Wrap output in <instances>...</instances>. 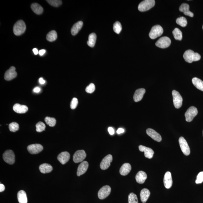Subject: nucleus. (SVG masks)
I'll list each match as a JSON object with an SVG mask.
<instances>
[{"instance_id": "1", "label": "nucleus", "mask_w": 203, "mask_h": 203, "mask_svg": "<svg viewBox=\"0 0 203 203\" xmlns=\"http://www.w3.org/2000/svg\"><path fill=\"white\" fill-rule=\"evenodd\" d=\"M183 57L185 61L190 63L194 61H199L200 59L201 56L197 53H195L191 50H188L184 52Z\"/></svg>"}, {"instance_id": "2", "label": "nucleus", "mask_w": 203, "mask_h": 203, "mask_svg": "<svg viewBox=\"0 0 203 203\" xmlns=\"http://www.w3.org/2000/svg\"><path fill=\"white\" fill-rule=\"evenodd\" d=\"M26 26L23 20H19L16 23L13 27V32L15 35H20L25 32Z\"/></svg>"}, {"instance_id": "3", "label": "nucleus", "mask_w": 203, "mask_h": 203, "mask_svg": "<svg viewBox=\"0 0 203 203\" xmlns=\"http://www.w3.org/2000/svg\"><path fill=\"white\" fill-rule=\"evenodd\" d=\"M155 3L154 0H145L143 1L139 4L138 9L141 12L148 11L154 6Z\"/></svg>"}, {"instance_id": "4", "label": "nucleus", "mask_w": 203, "mask_h": 203, "mask_svg": "<svg viewBox=\"0 0 203 203\" xmlns=\"http://www.w3.org/2000/svg\"><path fill=\"white\" fill-rule=\"evenodd\" d=\"M163 33V29L160 25H156L152 27L149 34V36L152 39H155L160 36Z\"/></svg>"}, {"instance_id": "5", "label": "nucleus", "mask_w": 203, "mask_h": 203, "mask_svg": "<svg viewBox=\"0 0 203 203\" xmlns=\"http://www.w3.org/2000/svg\"><path fill=\"white\" fill-rule=\"evenodd\" d=\"M173 102L174 106L176 108L179 109L181 107L183 99L179 93L175 90L172 92Z\"/></svg>"}, {"instance_id": "6", "label": "nucleus", "mask_w": 203, "mask_h": 203, "mask_svg": "<svg viewBox=\"0 0 203 203\" xmlns=\"http://www.w3.org/2000/svg\"><path fill=\"white\" fill-rule=\"evenodd\" d=\"M198 113L196 108L192 106L188 109L185 114L186 121L187 122H191L192 121L193 118L195 117Z\"/></svg>"}, {"instance_id": "7", "label": "nucleus", "mask_w": 203, "mask_h": 203, "mask_svg": "<svg viewBox=\"0 0 203 203\" xmlns=\"http://www.w3.org/2000/svg\"><path fill=\"white\" fill-rule=\"evenodd\" d=\"M3 158L4 161L9 164H13L15 162V155L12 150H8L5 151L3 154Z\"/></svg>"}, {"instance_id": "8", "label": "nucleus", "mask_w": 203, "mask_h": 203, "mask_svg": "<svg viewBox=\"0 0 203 203\" xmlns=\"http://www.w3.org/2000/svg\"><path fill=\"white\" fill-rule=\"evenodd\" d=\"M180 145L183 153L186 156L189 155L190 153V150L188 143L183 137H180L179 139Z\"/></svg>"}, {"instance_id": "9", "label": "nucleus", "mask_w": 203, "mask_h": 203, "mask_svg": "<svg viewBox=\"0 0 203 203\" xmlns=\"http://www.w3.org/2000/svg\"><path fill=\"white\" fill-rule=\"evenodd\" d=\"M171 41L169 38L163 37L160 38L155 43L156 46L159 48L164 49L170 46Z\"/></svg>"}, {"instance_id": "10", "label": "nucleus", "mask_w": 203, "mask_h": 203, "mask_svg": "<svg viewBox=\"0 0 203 203\" xmlns=\"http://www.w3.org/2000/svg\"><path fill=\"white\" fill-rule=\"evenodd\" d=\"M86 154L83 150H78L73 156V161L75 163L81 162L86 159Z\"/></svg>"}, {"instance_id": "11", "label": "nucleus", "mask_w": 203, "mask_h": 203, "mask_svg": "<svg viewBox=\"0 0 203 203\" xmlns=\"http://www.w3.org/2000/svg\"><path fill=\"white\" fill-rule=\"evenodd\" d=\"M111 188L110 186L105 185L101 188L98 193V196L100 199H104L110 195Z\"/></svg>"}, {"instance_id": "12", "label": "nucleus", "mask_w": 203, "mask_h": 203, "mask_svg": "<svg viewBox=\"0 0 203 203\" xmlns=\"http://www.w3.org/2000/svg\"><path fill=\"white\" fill-rule=\"evenodd\" d=\"M43 147L41 145L39 144H32L29 145L27 147L28 151L32 154H36L42 151Z\"/></svg>"}, {"instance_id": "13", "label": "nucleus", "mask_w": 203, "mask_h": 203, "mask_svg": "<svg viewBox=\"0 0 203 203\" xmlns=\"http://www.w3.org/2000/svg\"><path fill=\"white\" fill-rule=\"evenodd\" d=\"M112 161V157L110 154L107 155L104 159L100 164V167L101 169L103 170H106L110 166L111 163Z\"/></svg>"}, {"instance_id": "14", "label": "nucleus", "mask_w": 203, "mask_h": 203, "mask_svg": "<svg viewBox=\"0 0 203 203\" xmlns=\"http://www.w3.org/2000/svg\"><path fill=\"white\" fill-rule=\"evenodd\" d=\"M17 76V73L16 71V68L12 66L6 71L4 79L6 81H10L16 78Z\"/></svg>"}, {"instance_id": "15", "label": "nucleus", "mask_w": 203, "mask_h": 203, "mask_svg": "<svg viewBox=\"0 0 203 203\" xmlns=\"http://www.w3.org/2000/svg\"><path fill=\"white\" fill-rule=\"evenodd\" d=\"M146 132L148 136L151 137L154 140L157 142H160L162 140V137L161 135L154 130L148 128L146 130Z\"/></svg>"}, {"instance_id": "16", "label": "nucleus", "mask_w": 203, "mask_h": 203, "mask_svg": "<svg viewBox=\"0 0 203 203\" xmlns=\"http://www.w3.org/2000/svg\"><path fill=\"white\" fill-rule=\"evenodd\" d=\"M139 149L140 151L144 152V156L146 158L151 159L153 157L154 152L152 148L140 145L139 146Z\"/></svg>"}, {"instance_id": "17", "label": "nucleus", "mask_w": 203, "mask_h": 203, "mask_svg": "<svg viewBox=\"0 0 203 203\" xmlns=\"http://www.w3.org/2000/svg\"><path fill=\"white\" fill-rule=\"evenodd\" d=\"M164 184L165 187L167 189H169L172 187L173 184V180L172 174L170 172L165 173L164 178Z\"/></svg>"}, {"instance_id": "18", "label": "nucleus", "mask_w": 203, "mask_h": 203, "mask_svg": "<svg viewBox=\"0 0 203 203\" xmlns=\"http://www.w3.org/2000/svg\"><path fill=\"white\" fill-rule=\"evenodd\" d=\"M70 155L67 152H63L58 155L57 159L62 164H65L69 161Z\"/></svg>"}, {"instance_id": "19", "label": "nucleus", "mask_w": 203, "mask_h": 203, "mask_svg": "<svg viewBox=\"0 0 203 203\" xmlns=\"http://www.w3.org/2000/svg\"><path fill=\"white\" fill-rule=\"evenodd\" d=\"M88 166H89V164L87 161H84L81 163L79 165L78 170H77V176H80L85 174L87 171Z\"/></svg>"}, {"instance_id": "20", "label": "nucleus", "mask_w": 203, "mask_h": 203, "mask_svg": "<svg viewBox=\"0 0 203 203\" xmlns=\"http://www.w3.org/2000/svg\"><path fill=\"white\" fill-rule=\"evenodd\" d=\"M145 92L146 90L144 88H140L137 90L133 95V100L135 102H138L141 101Z\"/></svg>"}, {"instance_id": "21", "label": "nucleus", "mask_w": 203, "mask_h": 203, "mask_svg": "<svg viewBox=\"0 0 203 203\" xmlns=\"http://www.w3.org/2000/svg\"><path fill=\"white\" fill-rule=\"evenodd\" d=\"M13 110L19 114H23L28 112V107L24 105L16 103L13 107Z\"/></svg>"}, {"instance_id": "22", "label": "nucleus", "mask_w": 203, "mask_h": 203, "mask_svg": "<svg viewBox=\"0 0 203 203\" xmlns=\"http://www.w3.org/2000/svg\"><path fill=\"white\" fill-rule=\"evenodd\" d=\"M189 9L190 6L189 4L187 3H183L180 6L179 10L180 12H183L184 14L186 16L193 17L194 16L193 13L190 11Z\"/></svg>"}, {"instance_id": "23", "label": "nucleus", "mask_w": 203, "mask_h": 203, "mask_svg": "<svg viewBox=\"0 0 203 203\" xmlns=\"http://www.w3.org/2000/svg\"><path fill=\"white\" fill-rule=\"evenodd\" d=\"M147 178V175L143 171H140L137 173L135 176V179L137 183L140 184H143Z\"/></svg>"}, {"instance_id": "24", "label": "nucleus", "mask_w": 203, "mask_h": 203, "mask_svg": "<svg viewBox=\"0 0 203 203\" xmlns=\"http://www.w3.org/2000/svg\"><path fill=\"white\" fill-rule=\"evenodd\" d=\"M131 170V166L130 164L126 163L122 165L120 169V174L123 176L127 175Z\"/></svg>"}, {"instance_id": "25", "label": "nucleus", "mask_w": 203, "mask_h": 203, "mask_svg": "<svg viewBox=\"0 0 203 203\" xmlns=\"http://www.w3.org/2000/svg\"><path fill=\"white\" fill-rule=\"evenodd\" d=\"M150 195V193L149 190L147 189H143L140 193L141 201L143 203H146L149 198Z\"/></svg>"}, {"instance_id": "26", "label": "nucleus", "mask_w": 203, "mask_h": 203, "mask_svg": "<svg viewBox=\"0 0 203 203\" xmlns=\"http://www.w3.org/2000/svg\"><path fill=\"white\" fill-rule=\"evenodd\" d=\"M83 25V23L82 21H79L75 23L72 26L71 30V34L75 35L78 33Z\"/></svg>"}, {"instance_id": "27", "label": "nucleus", "mask_w": 203, "mask_h": 203, "mask_svg": "<svg viewBox=\"0 0 203 203\" xmlns=\"http://www.w3.org/2000/svg\"><path fill=\"white\" fill-rule=\"evenodd\" d=\"M39 170L43 174H46L51 172L53 170V167L48 164L44 163L39 166Z\"/></svg>"}, {"instance_id": "28", "label": "nucleus", "mask_w": 203, "mask_h": 203, "mask_svg": "<svg viewBox=\"0 0 203 203\" xmlns=\"http://www.w3.org/2000/svg\"><path fill=\"white\" fill-rule=\"evenodd\" d=\"M18 199L19 203H27L28 202L27 195L25 192L23 190L18 191Z\"/></svg>"}, {"instance_id": "29", "label": "nucleus", "mask_w": 203, "mask_h": 203, "mask_svg": "<svg viewBox=\"0 0 203 203\" xmlns=\"http://www.w3.org/2000/svg\"><path fill=\"white\" fill-rule=\"evenodd\" d=\"M31 8L33 12L38 15L42 14L43 11V7L37 3H33L31 5Z\"/></svg>"}, {"instance_id": "30", "label": "nucleus", "mask_w": 203, "mask_h": 203, "mask_svg": "<svg viewBox=\"0 0 203 203\" xmlns=\"http://www.w3.org/2000/svg\"><path fill=\"white\" fill-rule=\"evenodd\" d=\"M192 82L195 87L203 91V81L202 80L195 77L192 79Z\"/></svg>"}, {"instance_id": "31", "label": "nucleus", "mask_w": 203, "mask_h": 203, "mask_svg": "<svg viewBox=\"0 0 203 203\" xmlns=\"http://www.w3.org/2000/svg\"><path fill=\"white\" fill-rule=\"evenodd\" d=\"M96 35L95 33H92L88 36V40L87 42L88 46L93 48L95 46L96 40Z\"/></svg>"}, {"instance_id": "32", "label": "nucleus", "mask_w": 203, "mask_h": 203, "mask_svg": "<svg viewBox=\"0 0 203 203\" xmlns=\"http://www.w3.org/2000/svg\"><path fill=\"white\" fill-rule=\"evenodd\" d=\"M57 34L55 31H51L48 33L46 36V39L50 42H52L57 39Z\"/></svg>"}, {"instance_id": "33", "label": "nucleus", "mask_w": 203, "mask_h": 203, "mask_svg": "<svg viewBox=\"0 0 203 203\" xmlns=\"http://www.w3.org/2000/svg\"><path fill=\"white\" fill-rule=\"evenodd\" d=\"M174 39L176 40H181L182 39V34L180 30L178 28H175L172 32Z\"/></svg>"}, {"instance_id": "34", "label": "nucleus", "mask_w": 203, "mask_h": 203, "mask_svg": "<svg viewBox=\"0 0 203 203\" xmlns=\"http://www.w3.org/2000/svg\"><path fill=\"white\" fill-rule=\"evenodd\" d=\"M176 22L177 24L183 27H185L187 24V20L184 17L178 18L176 20Z\"/></svg>"}, {"instance_id": "35", "label": "nucleus", "mask_w": 203, "mask_h": 203, "mask_svg": "<svg viewBox=\"0 0 203 203\" xmlns=\"http://www.w3.org/2000/svg\"><path fill=\"white\" fill-rule=\"evenodd\" d=\"M45 122L47 124L51 127H54L56 124V120L55 118L47 117L45 118Z\"/></svg>"}, {"instance_id": "36", "label": "nucleus", "mask_w": 203, "mask_h": 203, "mask_svg": "<svg viewBox=\"0 0 203 203\" xmlns=\"http://www.w3.org/2000/svg\"><path fill=\"white\" fill-rule=\"evenodd\" d=\"M128 203H138L137 195L134 193L129 194L128 195Z\"/></svg>"}, {"instance_id": "37", "label": "nucleus", "mask_w": 203, "mask_h": 203, "mask_svg": "<svg viewBox=\"0 0 203 203\" xmlns=\"http://www.w3.org/2000/svg\"><path fill=\"white\" fill-rule=\"evenodd\" d=\"M122 30V26L121 23L119 22H116L113 25V30L115 33L119 34Z\"/></svg>"}, {"instance_id": "38", "label": "nucleus", "mask_w": 203, "mask_h": 203, "mask_svg": "<svg viewBox=\"0 0 203 203\" xmlns=\"http://www.w3.org/2000/svg\"><path fill=\"white\" fill-rule=\"evenodd\" d=\"M9 128L10 131L15 132L18 131L19 128L18 124L16 122H13L9 124Z\"/></svg>"}, {"instance_id": "39", "label": "nucleus", "mask_w": 203, "mask_h": 203, "mask_svg": "<svg viewBox=\"0 0 203 203\" xmlns=\"http://www.w3.org/2000/svg\"><path fill=\"white\" fill-rule=\"evenodd\" d=\"M36 131L37 132L40 133L45 130L46 126L45 124L41 122H39L36 125Z\"/></svg>"}, {"instance_id": "40", "label": "nucleus", "mask_w": 203, "mask_h": 203, "mask_svg": "<svg viewBox=\"0 0 203 203\" xmlns=\"http://www.w3.org/2000/svg\"><path fill=\"white\" fill-rule=\"evenodd\" d=\"M50 5L54 7H58L61 5L62 2L60 0H48L46 1Z\"/></svg>"}, {"instance_id": "41", "label": "nucleus", "mask_w": 203, "mask_h": 203, "mask_svg": "<svg viewBox=\"0 0 203 203\" xmlns=\"http://www.w3.org/2000/svg\"><path fill=\"white\" fill-rule=\"evenodd\" d=\"M95 84L91 83L86 88V91L88 93L91 94L95 91Z\"/></svg>"}, {"instance_id": "42", "label": "nucleus", "mask_w": 203, "mask_h": 203, "mask_svg": "<svg viewBox=\"0 0 203 203\" xmlns=\"http://www.w3.org/2000/svg\"><path fill=\"white\" fill-rule=\"evenodd\" d=\"M78 100L76 98H73L70 103V108L72 110H74L76 108L78 104Z\"/></svg>"}, {"instance_id": "43", "label": "nucleus", "mask_w": 203, "mask_h": 203, "mask_svg": "<svg viewBox=\"0 0 203 203\" xmlns=\"http://www.w3.org/2000/svg\"><path fill=\"white\" fill-rule=\"evenodd\" d=\"M203 182V172H201L197 175L195 183L197 184L202 183Z\"/></svg>"}, {"instance_id": "44", "label": "nucleus", "mask_w": 203, "mask_h": 203, "mask_svg": "<svg viewBox=\"0 0 203 203\" xmlns=\"http://www.w3.org/2000/svg\"><path fill=\"white\" fill-rule=\"evenodd\" d=\"M108 130L109 133L111 135H113L114 133V131L113 128L112 127H109Z\"/></svg>"}, {"instance_id": "45", "label": "nucleus", "mask_w": 203, "mask_h": 203, "mask_svg": "<svg viewBox=\"0 0 203 203\" xmlns=\"http://www.w3.org/2000/svg\"><path fill=\"white\" fill-rule=\"evenodd\" d=\"M124 131H125V130H124V129L122 128H119L117 129V133L118 134H120V133H124Z\"/></svg>"}, {"instance_id": "46", "label": "nucleus", "mask_w": 203, "mask_h": 203, "mask_svg": "<svg viewBox=\"0 0 203 203\" xmlns=\"http://www.w3.org/2000/svg\"><path fill=\"white\" fill-rule=\"evenodd\" d=\"M5 186L3 184H0V192H2L5 190Z\"/></svg>"}, {"instance_id": "47", "label": "nucleus", "mask_w": 203, "mask_h": 203, "mask_svg": "<svg viewBox=\"0 0 203 203\" xmlns=\"http://www.w3.org/2000/svg\"><path fill=\"white\" fill-rule=\"evenodd\" d=\"M41 89L39 87H36L34 89V91L35 93H38L40 91Z\"/></svg>"}, {"instance_id": "48", "label": "nucleus", "mask_w": 203, "mask_h": 203, "mask_svg": "<svg viewBox=\"0 0 203 203\" xmlns=\"http://www.w3.org/2000/svg\"><path fill=\"white\" fill-rule=\"evenodd\" d=\"M45 52H46V50L44 49H42L39 51V55L42 56L45 53Z\"/></svg>"}, {"instance_id": "49", "label": "nucleus", "mask_w": 203, "mask_h": 203, "mask_svg": "<svg viewBox=\"0 0 203 203\" xmlns=\"http://www.w3.org/2000/svg\"><path fill=\"white\" fill-rule=\"evenodd\" d=\"M39 82L41 84H44L45 83V81L43 80L42 78L39 79Z\"/></svg>"}, {"instance_id": "50", "label": "nucleus", "mask_w": 203, "mask_h": 203, "mask_svg": "<svg viewBox=\"0 0 203 203\" xmlns=\"http://www.w3.org/2000/svg\"><path fill=\"white\" fill-rule=\"evenodd\" d=\"M33 50L34 53V54L35 55H37L39 53L38 50L36 48L33 49Z\"/></svg>"}, {"instance_id": "51", "label": "nucleus", "mask_w": 203, "mask_h": 203, "mask_svg": "<svg viewBox=\"0 0 203 203\" xmlns=\"http://www.w3.org/2000/svg\"></svg>"}, {"instance_id": "52", "label": "nucleus", "mask_w": 203, "mask_h": 203, "mask_svg": "<svg viewBox=\"0 0 203 203\" xmlns=\"http://www.w3.org/2000/svg\"><path fill=\"white\" fill-rule=\"evenodd\" d=\"M202 28H203V27H202Z\"/></svg>"}]
</instances>
